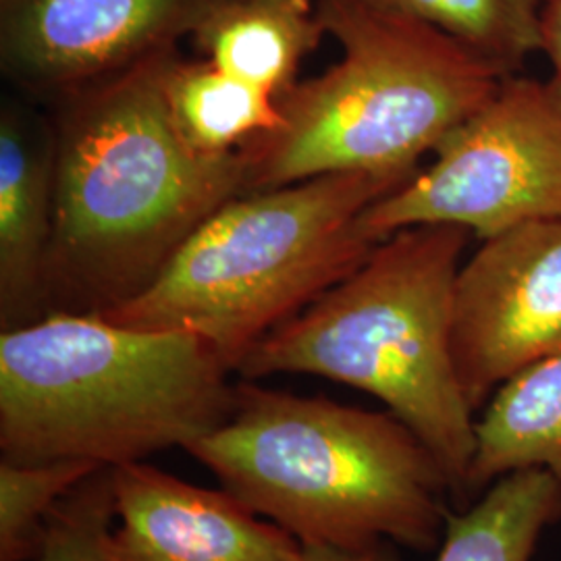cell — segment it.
<instances>
[{
    "instance_id": "1",
    "label": "cell",
    "mask_w": 561,
    "mask_h": 561,
    "mask_svg": "<svg viewBox=\"0 0 561 561\" xmlns=\"http://www.w3.org/2000/svg\"><path fill=\"white\" fill-rule=\"evenodd\" d=\"M171 50L55 104L44 319L134 300L202 222L245 194L243 152L204 154L171 117L162 92Z\"/></svg>"
},
{
    "instance_id": "2",
    "label": "cell",
    "mask_w": 561,
    "mask_h": 561,
    "mask_svg": "<svg viewBox=\"0 0 561 561\" xmlns=\"http://www.w3.org/2000/svg\"><path fill=\"white\" fill-rule=\"evenodd\" d=\"M185 451L304 547L431 551L442 542L447 474L391 412L240 379L229 419Z\"/></svg>"
},
{
    "instance_id": "3",
    "label": "cell",
    "mask_w": 561,
    "mask_h": 561,
    "mask_svg": "<svg viewBox=\"0 0 561 561\" xmlns=\"http://www.w3.org/2000/svg\"><path fill=\"white\" fill-rule=\"evenodd\" d=\"M233 368L185 331L53 314L0 333L2 461L117 468L201 442L229 419Z\"/></svg>"
},
{
    "instance_id": "4",
    "label": "cell",
    "mask_w": 561,
    "mask_h": 561,
    "mask_svg": "<svg viewBox=\"0 0 561 561\" xmlns=\"http://www.w3.org/2000/svg\"><path fill=\"white\" fill-rule=\"evenodd\" d=\"M474 236L416 225L379 241L360 266L264 335L236 375H312L375 396L442 463L466 507L477 412L454 360V291Z\"/></svg>"
},
{
    "instance_id": "5",
    "label": "cell",
    "mask_w": 561,
    "mask_h": 561,
    "mask_svg": "<svg viewBox=\"0 0 561 561\" xmlns=\"http://www.w3.org/2000/svg\"><path fill=\"white\" fill-rule=\"evenodd\" d=\"M340 62L279 99L283 127L243 152L245 194L329 173L414 175L512 76L373 0H317Z\"/></svg>"
},
{
    "instance_id": "6",
    "label": "cell",
    "mask_w": 561,
    "mask_h": 561,
    "mask_svg": "<svg viewBox=\"0 0 561 561\" xmlns=\"http://www.w3.org/2000/svg\"><path fill=\"white\" fill-rule=\"evenodd\" d=\"M410 178L329 173L241 194L183 241L148 289L101 317L201 335L236 373L264 335L366 261L377 243L362 236V213Z\"/></svg>"
},
{
    "instance_id": "7",
    "label": "cell",
    "mask_w": 561,
    "mask_h": 561,
    "mask_svg": "<svg viewBox=\"0 0 561 561\" xmlns=\"http://www.w3.org/2000/svg\"><path fill=\"white\" fill-rule=\"evenodd\" d=\"M416 175L360 215L373 243L416 225H460L489 240L522 222L561 219V88L522 73L437 146Z\"/></svg>"
},
{
    "instance_id": "8",
    "label": "cell",
    "mask_w": 561,
    "mask_h": 561,
    "mask_svg": "<svg viewBox=\"0 0 561 561\" xmlns=\"http://www.w3.org/2000/svg\"><path fill=\"white\" fill-rule=\"evenodd\" d=\"M451 343L474 412L522 368L561 352V219L516 225L461 262Z\"/></svg>"
},
{
    "instance_id": "9",
    "label": "cell",
    "mask_w": 561,
    "mask_h": 561,
    "mask_svg": "<svg viewBox=\"0 0 561 561\" xmlns=\"http://www.w3.org/2000/svg\"><path fill=\"white\" fill-rule=\"evenodd\" d=\"M227 0H0L7 80L48 104L192 38Z\"/></svg>"
},
{
    "instance_id": "10",
    "label": "cell",
    "mask_w": 561,
    "mask_h": 561,
    "mask_svg": "<svg viewBox=\"0 0 561 561\" xmlns=\"http://www.w3.org/2000/svg\"><path fill=\"white\" fill-rule=\"evenodd\" d=\"M119 561H310L306 547L229 491L144 461L113 468Z\"/></svg>"
},
{
    "instance_id": "11",
    "label": "cell",
    "mask_w": 561,
    "mask_h": 561,
    "mask_svg": "<svg viewBox=\"0 0 561 561\" xmlns=\"http://www.w3.org/2000/svg\"><path fill=\"white\" fill-rule=\"evenodd\" d=\"M55 231V146L15 106L0 113V329L44 319Z\"/></svg>"
},
{
    "instance_id": "12",
    "label": "cell",
    "mask_w": 561,
    "mask_h": 561,
    "mask_svg": "<svg viewBox=\"0 0 561 561\" xmlns=\"http://www.w3.org/2000/svg\"><path fill=\"white\" fill-rule=\"evenodd\" d=\"M533 468L549 472L561 491V352L522 368L484 403L474 424L468 505L505 474Z\"/></svg>"
},
{
    "instance_id": "13",
    "label": "cell",
    "mask_w": 561,
    "mask_h": 561,
    "mask_svg": "<svg viewBox=\"0 0 561 561\" xmlns=\"http://www.w3.org/2000/svg\"><path fill=\"white\" fill-rule=\"evenodd\" d=\"M324 36L317 0H227L190 41L202 59L280 99Z\"/></svg>"
},
{
    "instance_id": "14",
    "label": "cell",
    "mask_w": 561,
    "mask_h": 561,
    "mask_svg": "<svg viewBox=\"0 0 561 561\" xmlns=\"http://www.w3.org/2000/svg\"><path fill=\"white\" fill-rule=\"evenodd\" d=\"M162 92L183 138L210 157L238 154L283 127L279 99L210 60L173 48L162 65Z\"/></svg>"
},
{
    "instance_id": "15",
    "label": "cell",
    "mask_w": 561,
    "mask_h": 561,
    "mask_svg": "<svg viewBox=\"0 0 561 561\" xmlns=\"http://www.w3.org/2000/svg\"><path fill=\"white\" fill-rule=\"evenodd\" d=\"M560 520L556 479L539 468L512 472L447 516L435 561H530L542 533Z\"/></svg>"
},
{
    "instance_id": "16",
    "label": "cell",
    "mask_w": 561,
    "mask_h": 561,
    "mask_svg": "<svg viewBox=\"0 0 561 561\" xmlns=\"http://www.w3.org/2000/svg\"><path fill=\"white\" fill-rule=\"evenodd\" d=\"M385 9L428 23L443 34L520 73L524 60L541 53L545 0H373Z\"/></svg>"
},
{
    "instance_id": "17",
    "label": "cell",
    "mask_w": 561,
    "mask_h": 561,
    "mask_svg": "<svg viewBox=\"0 0 561 561\" xmlns=\"http://www.w3.org/2000/svg\"><path fill=\"white\" fill-rule=\"evenodd\" d=\"M99 468L80 460H0V561L36 560L57 503Z\"/></svg>"
},
{
    "instance_id": "18",
    "label": "cell",
    "mask_w": 561,
    "mask_h": 561,
    "mask_svg": "<svg viewBox=\"0 0 561 561\" xmlns=\"http://www.w3.org/2000/svg\"><path fill=\"white\" fill-rule=\"evenodd\" d=\"M115 522L113 468L104 466L57 503L34 561H119L113 549Z\"/></svg>"
},
{
    "instance_id": "19",
    "label": "cell",
    "mask_w": 561,
    "mask_h": 561,
    "mask_svg": "<svg viewBox=\"0 0 561 561\" xmlns=\"http://www.w3.org/2000/svg\"><path fill=\"white\" fill-rule=\"evenodd\" d=\"M541 53L551 65V80L561 88V0L542 2Z\"/></svg>"
},
{
    "instance_id": "20",
    "label": "cell",
    "mask_w": 561,
    "mask_h": 561,
    "mask_svg": "<svg viewBox=\"0 0 561 561\" xmlns=\"http://www.w3.org/2000/svg\"><path fill=\"white\" fill-rule=\"evenodd\" d=\"M306 551L310 561H398L391 542H385L366 551H356V553L329 549V547H306Z\"/></svg>"
}]
</instances>
